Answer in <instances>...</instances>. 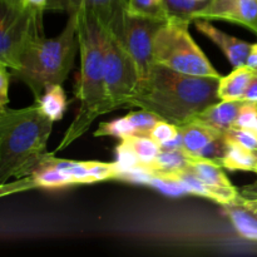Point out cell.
<instances>
[{
  "label": "cell",
  "mask_w": 257,
  "mask_h": 257,
  "mask_svg": "<svg viewBox=\"0 0 257 257\" xmlns=\"http://www.w3.org/2000/svg\"><path fill=\"white\" fill-rule=\"evenodd\" d=\"M218 79L183 74L155 64L127 107L150 110L163 120L181 125L218 102Z\"/></svg>",
  "instance_id": "1"
},
{
  "label": "cell",
  "mask_w": 257,
  "mask_h": 257,
  "mask_svg": "<svg viewBox=\"0 0 257 257\" xmlns=\"http://www.w3.org/2000/svg\"><path fill=\"white\" fill-rule=\"evenodd\" d=\"M70 13L75 17L80 55V72L75 89L79 108L54 153L79 140L99 115L113 112L104 80V32L97 20L82 8Z\"/></svg>",
  "instance_id": "2"
},
{
  "label": "cell",
  "mask_w": 257,
  "mask_h": 257,
  "mask_svg": "<svg viewBox=\"0 0 257 257\" xmlns=\"http://www.w3.org/2000/svg\"><path fill=\"white\" fill-rule=\"evenodd\" d=\"M53 123L37 103L20 109L5 107L0 114V185L32 176L49 153Z\"/></svg>",
  "instance_id": "3"
},
{
  "label": "cell",
  "mask_w": 257,
  "mask_h": 257,
  "mask_svg": "<svg viewBox=\"0 0 257 257\" xmlns=\"http://www.w3.org/2000/svg\"><path fill=\"white\" fill-rule=\"evenodd\" d=\"M79 52L75 17L70 13L62 32L53 38L38 32L29 38L19 57V65L12 75L32 90L37 102L48 87L63 84Z\"/></svg>",
  "instance_id": "4"
},
{
  "label": "cell",
  "mask_w": 257,
  "mask_h": 257,
  "mask_svg": "<svg viewBox=\"0 0 257 257\" xmlns=\"http://www.w3.org/2000/svg\"><path fill=\"white\" fill-rule=\"evenodd\" d=\"M192 20L170 17L161 24L153 38L155 64L196 77L221 78L190 33Z\"/></svg>",
  "instance_id": "5"
},
{
  "label": "cell",
  "mask_w": 257,
  "mask_h": 257,
  "mask_svg": "<svg viewBox=\"0 0 257 257\" xmlns=\"http://www.w3.org/2000/svg\"><path fill=\"white\" fill-rule=\"evenodd\" d=\"M43 13L29 8H14L0 0V60L12 70L19 65L25 43L43 30Z\"/></svg>",
  "instance_id": "6"
},
{
  "label": "cell",
  "mask_w": 257,
  "mask_h": 257,
  "mask_svg": "<svg viewBox=\"0 0 257 257\" xmlns=\"http://www.w3.org/2000/svg\"><path fill=\"white\" fill-rule=\"evenodd\" d=\"M104 35V80L108 99L113 110L127 108L130 98L137 92L140 75L124 45L117 38L105 33Z\"/></svg>",
  "instance_id": "7"
},
{
  "label": "cell",
  "mask_w": 257,
  "mask_h": 257,
  "mask_svg": "<svg viewBox=\"0 0 257 257\" xmlns=\"http://www.w3.org/2000/svg\"><path fill=\"white\" fill-rule=\"evenodd\" d=\"M162 20L127 14L119 40L135 62L140 75V84L148 77L155 65L153 38L162 24Z\"/></svg>",
  "instance_id": "8"
},
{
  "label": "cell",
  "mask_w": 257,
  "mask_h": 257,
  "mask_svg": "<svg viewBox=\"0 0 257 257\" xmlns=\"http://www.w3.org/2000/svg\"><path fill=\"white\" fill-rule=\"evenodd\" d=\"M77 8L94 18L105 34L120 39L128 14V0H79L74 9Z\"/></svg>",
  "instance_id": "9"
},
{
  "label": "cell",
  "mask_w": 257,
  "mask_h": 257,
  "mask_svg": "<svg viewBox=\"0 0 257 257\" xmlns=\"http://www.w3.org/2000/svg\"><path fill=\"white\" fill-rule=\"evenodd\" d=\"M193 22H195L196 30L202 33L213 44L217 45L233 68L246 65V60L251 49L250 43L217 29L211 24L210 20L196 19Z\"/></svg>",
  "instance_id": "10"
},
{
  "label": "cell",
  "mask_w": 257,
  "mask_h": 257,
  "mask_svg": "<svg viewBox=\"0 0 257 257\" xmlns=\"http://www.w3.org/2000/svg\"><path fill=\"white\" fill-rule=\"evenodd\" d=\"M182 137V152L187 156H200L210 143L223 135L221 131L197 120H190L178 125Z\"/></svg>",
  "instance_id": "11"
},
{
  "label": "cell",
  "mask_w": 257,
  "mask_h": 257,
  "mask_svg": "<svg viewBox=\"0 0 257 257\" xmlns=\"http://www.w3.org/2000/svg\"><path fill=\"white\" fill-rule=\"evenodd\" d=\"M241 104L242 100H218L198 113L192 120L205 123L223 133L235 125Z\"/></svg>",
  "instance_id": "12"
},
{
  "label": "cell",
  "mask_w": 257,
  "mask_h": 257,
  "mask_svg": "<svg viewBox=\"0 0 257 257\" xmlns=\"http://www.w3.org/2000/svg\"><path fill=\"white\" fill-rule=\"evenodd\" d=\"M186 161H187L186 170L195 175L198 180L205 182L206 185L222 188L235 187L227 178V176L225 175L220 163L216 161L201 157V156L187 155H186Z\"/></svg>",
  "instance_id": "13"
},
{
  "label": "cell",
  "mask_w": 257,
  "mask_h": 257,
  "mask_svg": "<svg viewBox=\"0 0 257 257\" xmlns=\"http://www.w3.org/2000/svg\"><path fill=\"white\" fill-rule=\"evenodd\" d=\"M255 75V70L247 65L237 67L218 79L217 98L218 100H243L245 93Z\"/></svg>",
  "instance_id": "14"
},
{
  "label": "cell",
  "mask_w": 257,
  "mask_h": 257,
  "mask_svg": "<svg viewBox=\"0 0 257 257\" xmlns=\"http://www.w3.org/2000/svg\"><path fill=\"white\" fill-rule=\"evenodd\" d=\"M212 20L242 25L257 35V0H235L212 15Z\"/></svg>",
  "instance_id": "15"
},
{
  "label": "cell",
  "mask_w": 257,
  "mask_h": 257,
  "mask_svg": "<svg viewBox=\"0 0 257 257\" xmlns=\"http://www.w3.org/2000/svg\"><path fill=\"white\" fill-rule=\"evenodd\" d=\"M225 155L217 161L221 167L228 171H243L255 172L257 171V151L248 150L235 143H227Z\"/></svg>",
  "instance_id": "16"
},
{
  "label": "cell",
  "mask_w": 257,
  "mask_h": 257,
  "mask_svg": "<svg viewBox=\"0 0 257 257\" xmlns=\"http://www.w3.org/2000/svg\"><path fill=\"white\" fill-rule=\"evenodd\" d=\"M223 211L241 237L257 243V213L241 205L223 206Z\"/></svg>",
  "instance_id": "17"
},
{
  "label": "cell",
  "mask_w": 257,
  "mask_h": 257,
  "mask_svg": "<svg viewBox=\"0 0 257 257\" xmlns=\"http://www.w3.org/2000/svg\"><path fill=\"white\" fill-rule=\"evenodd\" d=\"M35 103L39 105L42 112L53 122L62 119L68 107L67 95L63 90L62 84H54L48 87L42 97Z\"/></svg>",
  "instance_id": "18"
},
{
  "label": "cell",
  "mask_w": 257,
  "mask_h": 257,
  "mask_svg": "<svg viewBox=\"0 0 257 257\" xmlns=\"http://www.w3.org/2000/svg\"><path fill=\"white\" fill-rule=\"evenodd\" d=\"M120 143L130 148L140 162V171H143L148 165L153 162L161 153V147L150 136L132 135L130 137L120 140Z\"/></svg>",
  "instance_id": "19"
},
{
  "label": "cell",
  "mask_w": 257,
  "mask_h": 257,
  "mask_svg": "<svg viewBox=\"0 0 257 257\" xmlns=\"http://www.w3.org/2000/svg\"><path fill=\"white\" fill-rule=\"evenodd\" d=\"M45 157L43 158L37 170L32 173V177L37 182L38 188H49V190H52V188H64L69 187V186H75L74 181L69 175L50 165L45 160Z\"/></svg>",
  "instance_id": "20"
},
{
  "label": "cell",
  "mask_w": 257,
  "mask_h": 257,
  "mask_svg": "<svg viewBox=\"0 0 257 257\" xmlns=\"http://www.w3.org/2000/svg\"><path fill=\"white\" fill-rule=\"evenodd\" d=\"M187 161L186 155L182 151H161L155 161L143 170V172L148 173L152 177L165 173L177 172V171L186 168Z\"/></svg>",
  "instance_id": "21"
},
{
  "label": "cell",
  "mask_w": 257,
  "mask_h": 257,
  "mask_svg": "<svg viewBox=\"0 0 257 257\" xmlns=\"http://www.w3.org/2000/svg\"><path fill=\"white\" fill-rule=\"evenodd\" d=\"M93 135L95 137H114L120 141L130 137V136L136 135V133L128 115H124V117L110 120V122L100 123L99 127L95 130Z\"/></svg>",
  "instance_id": "22"
},
{
  "label": "cell",
  "mask_w": 257,
  "mask_h": 257,
  "mask_svg": "<svg viewBox=\"0 0 257 257\" xmlns=\"http://www.w3.org/2000/svg\"><path fill=\"white\" fill-rule=\"evenodd\" d=\"M127 115L130 118L131 123H132L133 128H135L136 135L141 136H150L153 127L162 119V118L158 117L153 112H150V110L146 109H140L137 112H131Z\"/></svg>",
  "instance_id": "23"
},
{
  "label": "cell",
  "mask_w": 257,
  "mask_h": 257,
  "mask_svg": "<svg viewBox=\"0 0 257 257\" xmlns=\"http://www.w3.org/2000/svg\"><path fill=\"white\" fill-rule=\"evenodd\" d=\"M165 5L170 17H180L192 20V15L206 4L195 0H165Z\"/></svg>",
  "instance_id": "24"
},
{
  "label": "cell",
  "mask_w": 257,
  "mask_h": 257,
  "mask_svg": "<svg viewBox=\"0 0 257 257\" xmlns=\"http://www.w3.org/2000/svg\"><path fill=\"white\" fill-rule=\"evenodd\" d=\"M223 137L227 143H235L248 150L257 151V135L253 131L232 127L223 132Z\"/></svg>",
  "instance_id": "25"
},
{
  "label": "cell",
  "mask_w": 257,
  "mask_h": 257,
  "mask_svg": "<svg viewBox=\"0 0 257 257\" xmlns=\"http://www.w3.org/2000/svg\"><path fill=\"white\" fill-rule=\"evenodd\" d=\"M257 125V102L255 100H242L238 115L233 127L246 128L253 131Z\"/></svg>",
  "instance_id": "26"
},
{
  "label": "cell",
  "mask_w": 257,
  "mask_h": 257,
  "mask_svg": "<svg viewBox=\"0 0 257 257\" xmlns=\"http://www.w3.org/2000/svg\"><path fill=\"white\" fill-rule=\"evenodd\" d=\"M180 135V130H178V125L173 124V123L167 122V120L161 119L157 124L153 127V130L151 131L150 137L153 141L158 143L160 146L165 145V143L171 142L175 138L178 137Z\"/></svg>",
  "instance_id": "27"
},
{
  "label": "cell",
  "mask_w": 257,
  "mask_h": 257,
  "mask_svg": "<svg viewBox=\"0 0 257 257\" xmlns=\"http://www.w3.org/2000/svg\"><path fill=\"white\" fill-rule=\"evenodd\" d=\"M35 188H38V185L32 176L18 178V180L12 181V182L2 183L0 185V198L7 197V196L10 195H15V193L25 192V191L35 190Z\"/></svg>",
  "instance_id": "28"
},
{
  "label": "cell",
  "mask_w": 257,
  "mask_h": 257,
  "mask_svg": "<svg viewBox=\"0 0 257 257\" xmlns=\"http://www.w3.org/2000/svg\"><path fill=\"white\" fill-rule=\"evenodd\" d=\"M232 2H235V0H210L205 7L198 9L197 12L192 15V20H196V19L210 20L211 18H212V15H215L216 13L220 12L221 9H223L226 5H228Z\"/></svg>",
  "instance_id": "29"
},
{
  "label": "cell",
  "mask_w": 257,
  "mask_h": 257,
  "mask_svg": "<svg viewBox=\"0 0 257 257\" xmlns=\"http://www.w3.org/2000/svg\"><path fill=\"white\" fill-rule=\"evenodd\" d=\"M9 65L0 60V104L7 107L9 103V84L12 73Z\"/></svg>",
  "instance_id": "30"
},
{
  "label": "cell",
  "mask_w": 257,
  "mask_h": 257,
  "mask_svg": "<svg viewBox=\"0 0 257 257\" xmlns=\"http://www.w3.org/2000/svg\"><path fill=\"white\" fill-rule=\"evenodd\" d=\"M79 0H49L48 2L47 10H64L70 13L74 10Z\"/></svg>",
  "instance_id": "31"
},
{
  "label": "cell",
  "mask_w": 257,
  "mask_h": 257,
  "mask_svg": "<svg viewBox=\"0 0 257 257\" xmlns=\"http://www.w3.org/2000/svg\"><path fill=\"white\" fill-rule=\"evenodd\" d=\"M243 100H255L257 102V73L255 72L252 80H251L250 85H248L247 90L245 93Z\"/></svg>",
  "instance_id": "32"
},
{
  "label": "cell",
  "mask_w": 257,
  "mask_h": 257,
  "mask_svg": "<svg viewBox=\"0 0 257 257\" xmlns=\"http://www.w3.org/2000/svg\"><path fill=\"white\" fill-rule=\"evenodd\" d=\"M48 2L49 0H23V5L29 9H37V10H47Z\"/></svg>",
  "instance_id": "33"
},
{
  "label": "cell",
  "mask_w": 257,
  "mask_h": 257,
  "mask_svg": "<svg viewBox=\"0 0 257 257\" xmlns=\"http://www.w3.org/2000/svg\"><path fill=\"white\" fill-rule=\"evenodd\" d=\"M238 205L243 206L245 208L250 210L251 212L257 213V197H243V196L241 195Z\"/></svg>",
  "instance_id": "34"
},
{
  "label": "cell",
  "mask_w": 257,
  "mask_h": 257,
  "mask_svg": "<svg viewBox=\"0 0 257 257\" xmlns=\"http://www.w3.org/2000/svg\"><path fill=\"white\" fill-rule=\"evenodd\" d=\"M246 65L251 69L257 70V43L251 44L250 53H248L247 60H246Z\"/></svg>",
  "instance_id": "35"
},
{
  "label": "cell",
  "mask_w": 257,
  "mask_h": 257,
  "mask_svg": "<svg viewBox=\"0 0 257 257\" xmlns=\"http://www.w3.org/2000/svg\"><path fill=\"white\" fill-rule=\"evenodd\" d=\"M240 193L243 197H257V181L253 182L252 185L243 187L242 190L240 191Z\"/></svg>",
  "instance_id": "36"
},
{
  "label": "cell",
  "mask_w": 257,
  "mask_h": 257,
  "mask_svg": "<svg viewBox=\"0 0 257 257\" xmlns=\"http://www.w3.org/2000/svg\"><path fill=\"white\" fill-rule=\"evenodd\" d=\"M4 2L14 8H25L24 5H23V0H4Z\"/></svg>",
  "instance_id": "37"
},
{
  "label": "cell",
  "mask_w": 257,
  "mask_h": 257,
  "mask_svg": "<svg viewBox=\"0 0 257 257\" xmlns=\"http://www.w3.org/2000/svg\"><path fill=\"white\" fill-rule=\"evenodd\" d=\"M195 2H198V3H203V4H207L210 0H195Z\"/></svg>",
  "instance_id": "38"
},
{
  "label": "cell",
  "mask_w": 257,
  "mask_h": 257,
  "mask_svg": "<svg viewBox=\"0 0 257 257\" xmlns=\"http://www.w3.org/2000/svg\"><path fill=\"white\" fill-rule=\"evenodd\" d=\"M5 109V107H4V105H2V104H0V114H2V113H3V110H4Z\"/></svg>",
  "instance_id": "39"
},
{
  "label": "cell",
  "mask_w": 257,
  "mask_h": 257,
  "mask_svg": "<svg viewBox=\"0 0 257 257\" xmlns=\"http://www.w3.org/2000/svg\"><path fill=\"white\" fill-rule=\"evenodd\" d=\"M256 175H257V171H256Z\"/></svg>",
  "instance_id": "40"
},
{
  "label": "cell",
  "mask_w": 257,
  "mask_h": 257,
  "mask_svg": "<svg viewBox=\"0 0 257 257\" xmlns=\"http://www.w3.org/2000/svg\"><path fill=\"white\" fill-rule=\"evenodd\" d=\"M255 72H256V73H257V70H255Z\"/></svg>",
  "instance_id": "41"
}]
</instances>
